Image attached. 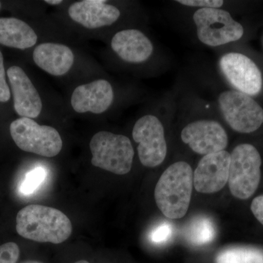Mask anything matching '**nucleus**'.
Instances as JSON below:
<instances>
[{"instance_id":"obj_22","label":"nucleus","mask_w":263,"mask_h":263,"mask_svg":"<svg viewBox=\"0 0 263 263\" xmlns=\"http://www.w3.org/2000/svg\"><path fill=\"white\" fill-rule=\"evenodd\" d=\"M20 250L13 242H8L0 246V263H16Z\"/></svg>"},{"instance_id":"obj_29","label":"nucleus","mask_w":263,"mask_h":263,"mask_svg":"<svg viewBox=\"0 0 263 263\" xmlns=\"http://www.w3.org/2000/svg\"><path fill=\"white\" fill-rule=\"evenodd\" d=\"M0 8H1V2H0Z\"/></svg>"},{"instance_id":"obj_13","label":"nucleus","mask_w":263,"mask_h":263,"mask_svg":"<svg viewBox=\"0 0 263 263\" xmlns=\"http://www.w3.org/2000/svg\"><path fill=\"white\" fill-rule=\"evenodd\" d=\"M113 101V88L108 81L103 79L78 86L71 97V105L79 114L104 113Z\"/></svg>"},{"instance_id":"obj_20","label":"nucleus","mask_w":263,"mask_h":263,"mask_svg":"<svg viewBox=\"0 0 263 263\" xmlns=\"http://www.w3.org/2000/svg\"><path fill=\"white\" fill-rule=\"evenodd\" d=\"M46 178V171L43 167H38L33 169L26 176L21 186V192L27 195L34 193Z\"/></svg>"},{"instance_id":"obj_15","label":"nucleus","mask_w":263,"mask_h":263,"mask_svg":"<svg viewBox=\"0 0 263 263\" xmlns=\"http://www.w3.org/2000/svg\"><path fill=\"white\" fill-rule=\"evenodd\" d=\"M111 48L122 60L133 64L147 61L154 51L150 40L137 29L117 32L112 38Z\"/></svg>"},{"instance_id":"obj_17","label":"nucleus","mask_w":263,"mask_h":263,"mask_svg":"<svg viewBox=\"0 0 263 263\" xmlns=\"http://www.w3.org/2000/svg\"><path fill=\"white\" fill-rule=\"evenodd\" d=\"M37 41L35 32L24 21L0 18V44L24 50L32 48Z\"/></svg>"},{"instance_id":"obj_25","label":"nucleus","mask_w":263,"mask_h":263,"mask_svg":"<svg viewBox=\"0 0 263 263\" xmlns=\"http://www.w3.org/2000/svg\"><path fill=\"white\" fill-rule=\"evenodd\" d=\"M251 209L254 216L263 226V195L254 199L251 205Z\"/></svg>"},{"instance_id":"obj_24","label":"nucleus","mask_w":263,"mask_h":263,"mask_svg":"<svg viewBox=\"0 0 263 263\" xmlns=\"http://www.w3.org/2000/svg\"><path fill=\"white\" fill-rule=\"evenodd\" d=\"M177 3L189 7L201 8H220L224 5L221 0H179Z\"/></svg>"},{"instance_id":"obj_26","label":"nucleus","mask_w":263,"mask_h":263,"mask_svg":"<svg viewBox=\"0 0 263 263\" xmlns=\"http://www.w3.org/2000/svg\"><path fill=\"white\" fill-rule=\"evenodd\" d=\"M45 3L51 5H57L62 3V0H46Z\"/></svg>"},{"instance_id":"obj_19","label":"nucleus","mask_w":263,"mask_h":263,"mask_svg":"<svg viewBox=\"0 0 263 263\" xmlns=\"http://www.w3.org/2000/svg\"><path fill=\"white\" fill-rule=\"evenodd\" d=\"M214 223L206 217L194 219L187 230V238L194 245L202 246L210 243L215 238Z\"/></svg>"},{"instance_id":"obj_1","label":"nucleus","mask_w":263,"mask_h":263,"mask_svg":"<svg viewBox=\"0 0 263 263\" xmlns=\"http://www.w3.org/2000/svg\"><path fill=\"white\" fill-rule=\"evenodd\" d=\"M16 231L26 239L58 245L70 238L72 226L70 219L58 209L29 205L17 214Z\"/></svg>"},{"instance_id":"obj_16","label":"nucleus","mask_w":263,"mask_h":263,"mask_svg":"<svg viewBox=\"0 0 263 263\" xmlns=\"http://www.w3.org/2000/svg\"><path fill=\"white\" fill-rule=\"evenodd\" d=\"M33 60L40 68L50 75L62 76L73 65L74 54L65 45L46 43L34 48Z\"/></svg>"},{"instance_id":"obj_23","label":"nucleus","mask_w":263,"mask_h":263,"mask_svg":"<svg viewBox=\"0 0 263 263\" xmlns=\"http://www.w3.org/2000/svg\"><path fill=\"white\" fill-rule=\"evenodd\" d=\"M10 98V87L7 84L5 78L4 60L3 55L0 51V102L6 103Z\"/></svg>"},{"instance_id":"obj_10","label":"nucleus","mask_w":263,"mask_h":263,"mask_svg":"<svg viewBox=\"0 0 263 263\" xmlns=\"http://www.w3.org/2000/svg\"><path fill=\"white\" fill-rule=\"evenodd\" d=\"M181 138L194 152L204 156L224 151L228 144L226 131L214 120L190 123L181 131Z\"/></svg>"},{"instance_id":"obj_11","label":"nucleus","mask_w":263,"mask_h":263,"mask_svg":"<svg viewBox=\"0 0 263 263\" xmlns=\"http://www.w3.org/2000/svg\"><path fill=\"white\" fill-rule=\"evenodd\" d=\"M230 154L227 151L203 156L193 174V184L198 193H216L228 182Z\"/></svg>"},{"instance_id":"obj_4","label":"nucleus","mask_w":263,"mask_h":263,"mask_svg":"<svg viewBox=\"0 0 263 263\" xmlns=\"http://www.w3.org/2000/svg\"><path fill=\"white\" fill-rule=\"evenodd\" d=\"M260 155L255 147L238 145L230 154L228 184L232 195L246 200L254 195L260 181Z\"/></svg>"},{"instance_id":"obj_27","label":"nucleus","mask_w":263,"mask_h":263,"mask_svg":"<svg viewBox=\"0 0 263 263\" xmlns=\"http://www.w3.org/2000/svg\"><path fill=\"white\" fill-rule=\"evenodd\" d=\"M23 263H42V262H38V261L29 260V261H26V262H24Z\"/></svg>"},{"instance_id":"obj_7","label":"nucleus","mask_w":263,"mask_h":263,"mask_svg":"<svg viewBox=\"0 0 263 263\" xmlns=\"http://www.w3.org/2000/svg\"><path fill=\"white\" fill-rule=\"evenodd\" d=\"M221 115L233 130L251 133L263 123V109L251 96L229 90L221 92L219 99Z\"/></svg>"},{"instance_id":"obj_18","label":"nucleus","mask_w":263,"mask_h":263,"mask_svg":"<svg viewBox=\"0 0 263 263\" xmlns=\"http://www.w3.org/2000/svg\"><path fill=\"white\" fill-rule=\"evenodd\" d=\"M215 263H263V251L250 247H233L221 251Z\"/></svg>"},{"instance_id":"obj_28","label":"nucleus","mask_w":263,"mask_h":263,"mask_svg":"<svg viewBox=\"0 0 263 263\" xmlns=\"http://www.w3.org/2000/svg\"><path fill=\"white\" fill-rule=\"evenodd\" d=\"M75 263H89V262H88V261H86V260H80V261H78V262H76Z\"/></svg>"},{"instance_id":"obj_12","label":"nucleus","mask_w":263,"mask_h":263,"mask_svg":"<svg viewBox=\"0 0 263 263\" xmlns=\"http://www.w3.org/2000/svg\"><path fill=\"white\" fill-rule=\"evenodd\" d=\"M7 75L13 95L15 112L22 117L37 118L42 111V100L28 76L18 66L9 67Z\"/></svg>"},{"instance_id":"obj_6","label":"nucleus","mask_w":263,"mask_h":263,"mask_svg":"<svg viewBox=\"0 0 263 263\" xmlns=\"http://www.w3.org/2000/svg\"><path fill=\"white\" fill-rule=\"evenodd\" d=\"M193 21L200 42L212 47L238 41L245 33L241 24L220 8H200L194 13Z\"/></svg>"},{"instance_id":"obj_3","label":"nucleus","mask_w":263,"mask_h":263,"mask_svg":"<svg viewBox=\"0 0 263 263\" xmlns=\"http://www.w3.org/2000/svg\"><path fill=\"white\" fill-rule=\"evenodd\" d=\"M91 164L117 175L130 172L134 149L130 140L122 135L98 132L90 141Z\"/></svg>"},{"instance_id":"obj_2","label":"nucleus","mask_w":263,"mask_h":263,"mask_svg":"<svg viewBox=\"0 0 263 263\" xmlns=\"http://www.w3.org/2000/svg\"><path fill=\"white\" fill-rule=\"evenodd\" d=\"M193 188L191 166L183 161L175 162L164 171L156 185V203L166 217L181 219L187 213Z\"/></svg>"},{"instance_id":"obj_14","label":"nucleus","mask_w":263,"mask_h":263,"mask_svg":"<svg viewBox=\"0 0 263 263\" xmlns=\"http://www.w3.org/2000/svg\"><path fill=\"white\" fill-rule=\"evenodd\" d=\"M68 14L72 21L86 29H95L110 26L121 15L117 7L104 0H83L70 5Z\"/></svg>"},{"instance_id":"obj_8","label":"nucleus","mask_w":263,"mask_h":263,"mask_svg":"<svg viewBox=\"0 0 263 263\" xmlns=\"http://www.w3.org/2000/svg\"><path fill=\"white\" fill-rule=\"evenodd\" d=\"M133 138L138 143V157L143 166L155 167L164 162L167 143L163 125L158 118L146 115L138 119L133 127Z\"/></svg>"},{"instance_id":"obj_9","label":"nucleus","mask_w":263,"mask_h":263,"mask_svg":"<svg viewBox=\"0 0 263 263\" xmlns=\"http://www.w3.org/2000/svg\"><path fill=\"white\" fill-rule=\"evenodd\" d=\"M219 64L221 73L236 91L249 96L260 92L262 87V73L248 57L232 52L223 55Z\"/></svg>"},{"instance_id":"obj_21","label":"nucleus","mask_w":263,"mask_h":263,"mask_svg":"<svg viewBox=\"0 0 263 263\" xmlns=\"http://www.w3.org/2000/svg\"><path fill=\"white\" fill-rule=\"evenodd\" d=\"M174 230L173 227L168 222H162L155 227L150 233V239L153 243H164L170 240L172 237Z\"/></svg>"},{"instance_id":"obj_5","label":"nucleus","mask_w":263,"mask_h":263,"mask_svg":"<svg viewBox=\"0 0 263 263\" xmlns=\"http://www.w3.org/2000/svg\"><path fill=\"white\" fill-rule=\"evenodd\" d=\"M10 136L20 149L46 157H56L63 142L55 128L40 125L32 119L22 117L11 123Z\"/></svg>"}]
</instances>
